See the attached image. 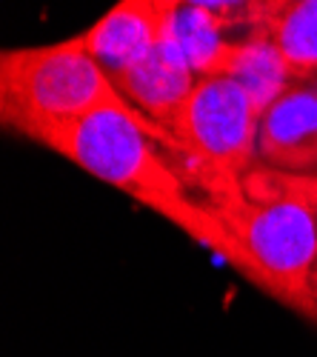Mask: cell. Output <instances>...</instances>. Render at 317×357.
I'll return each instance as SVG.
<instances>
[{"instance_id":"2","label":"cell","mask_w":317,"mask_h":357,"mask_svg":"<svg viewBox=\"0 0 317 357\" xmlns=\"http://www.w3.org/2000/svg\"><path fill=\"white\" fill-rule=\"evenodd\" d=\"M206 203L232 241L229 266L283 306L317 320L311 297L317 220L306 206L249 197L243 186Z\"/></svg>"},{"instance_id":"4","label":"cell","mask_w":317,"mask_h":357,"mask_svg":"<svg viewBox=\"0 0 317 357\" xmlns=\"http://www.w3.org/2000/svg\"><path fill=\"white\" fill-rule=\"evenodd\" d=\"M121 98L106 69L86 52L83 35L49 46L6 49L0 57V114L17 135L35 137Z\"/></svg>"},{"instance_id":"8","label":"cell","mask_w":317,"mask_h":357,"mask_svg":"<svg viewBox=\"0 0 317 357\" xmlns=\"http://www.w3.org/2000/svg\"><path fill=\"white\" fill-rule=\"evenodd\" d=\"M166 23L171 38L178 40L180 52L197 77H212L226 75L232 66L235 54L243 43V38H232V26L212 12L194 9V6H175L166 12Z\"/></svg>"},{"instance_id":"10","label":"cell","mask_w":317,"mask_h":357,"mask_svg":"<svg viewBox=\"0 0 317 357\" xmlns=\"http://www.w3.org/2000/svg\"><path fill=\"white\" fill-rule=\"evenodd\" d=\"M243 192L261 200H295L311 212L317 220V174L311 172H286L266 163H257L243 177Z\"/></svg>"},{"instance_id":"1","label":"cell","mask_w":317,"mask_h":357,"mask_svg":"<svg viewBox=\"0 0 317 357\" xmlns=\"http://www.w3.org/2000/svg\"><path fill=\"white\" fill-rule=\"evenodd\" d=\"M32 140L149 206L226 263L232 260V241L212 215L209 203L189 195L186 177L166 149L169 135L129 106L126 98L80 121L49 126Z\"/></svg>"},{"instance_id":"12","label":"cell","mask_w":317,"mask_h":357,"mask_svg":"<svg viewBox=\"0 0 317 357\" xmlns=\"http://www.w3.org/2000/svg\"><path fill=\"white\" fill-rule=\"evenodd\" d=\"M311 297H314V306H317V266H314V275H311Z\"/></svg>"},{"instance_id":"6","label":"cell","mask_w":317,"mask_h":357,"mask_svg":"<svg viewBox=\"0 0 317 357\" xmlns=\"http://www.w3.org/2000/svg\"><path fill=\"white\" fill-rule=\"evenodd\" d=\"M111 80L118 86V92L129 100V106H134L157 129H166L192 95L197 75L192 72L186 54L180 52L178 40L171 38L166 23V35L160 38V43L140 63L114 75Z\"/></svg>"},{"instance_id":"11","label":"cell","mask_w":317,"mask_h":357,"mask_svg":"<svg viewBox=\"0 0 317 357\" xmlns=\"http://www.w3.org/2000/svg\"><path fill=\"white\" fill-rule=\"evenodd\" d=\"M155 3L169 12L175 6H194V9H203L212 12L229 23H238V26H261L263 17V3L266 0H155Z\"/></svg>"},{"instance_id":"7","label":"cell","mask_w":317,"mask_h":357,"mask_svg":"<svg viewBox=\"0 0 317 357\" xmlns=\"http://www.w3.org/2000/svg\"><path fill=\"white\" fill-rule=\"evenodd\" d=\"M163 35L166 12L155 0H121L83 35V43L106 75L114 77L140 63Z\"/></svg>"},{"instance_id":"9","label":"cell","mask_w":317,"mask_h":357,"mask_svg":"<svg viewBox=\"0 0 317 357\" xmlns=\"http://www.w3.org/2000/svg\"><path fill=\"white\" fill-rule=\"evenodd\" d=\"M261 26L295 80L317 77V0H295Z\"/></svg>"},{"instance_id":"3","label":"cell","mask_w":317,"mask_h":357,"mask_svg":"<svg viewBox=\"0 0 317 357\" xmlns=\"http://www.w3.org/2000/svg\"><path fill=\"white\" fill-rule=\"evenodd\" d=\"M263 106L229 75L197 77L192 95L163 129L169 152L186 183L194 181L206 200L243 186L257 166Z\"/></svg>"},{"instance_id":"5","label":"cell","mask_w":317,"mask_h":357,"mask_svg":"<svg viewBox=\"0 0 317 357\" xmlns=\"http://www.w3.org/2000/svg\"><path fill=\"white\" fill-rule=\"evenodd\" d=\"M257 158L286 172H311L317 166V77L295 80L266 106Z\"/></svg>"}]
</instances>
